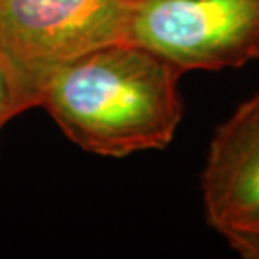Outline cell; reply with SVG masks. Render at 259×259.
I'll use <instances>...</instances> for the list:
<instances>
[{
    "mask_svg": "<svg viewBox=\"0 0 259 259\" xmlns=\"http://www.w3.org/2000/svg\"><path fill=\"white\" fill-rule=\"evenodd\" d=\"M200 195L207 224L217 232L259 212V91L215 128Z\"/></svg>",
    "mask_w": 259,
    "mask_h": 259,
    "instance_id": "cell-4",
    "label": "cell"
},
{
    "mask_svg": "<svg viewBox=\"0 0 259 259\" xmlns=\"http://www.w3.org/2000/svg\"><path fill=\"white\" fill-rule=\"evenodd\" d=\"M137 2H138V0H137Z\"/></svg>",
    "mask_w": 259,
    "mask_h": 259,
    "instance_id": "cell-7",
    "label": "cell"
},
{
    "mask_svg": "<svg viewBox=\"0 0 259 259\" xmlns=\"http://www.w3.org/2000/svg\"><path fill=\"white\" fill-rule=\"evenodd\" d=\"M24 111H27L25 101L7 63L0 54V133L12 118Z\"/></svg>",
    "mask_w": 259,
    "mask_h": 259,
    "instance_id": "cell-6",
    "label": "cell"
},
{
    "mask_svg": "<svg viewBox=\"0 0 259 259\" xmlns=\"http://www.w3.org/2000/svg\"><path fill=\"white\" fill-rule=\"evenodd\" d=\"M219 234L242 259H259V212L231 222Z\"/></svg>",
    "mask_w": 259,
    "mask_h": 259,
    "instance_id": "cell-5",
    "label": "cell"
},
{
    "mask_svg": "<svg viewBox=\"0 0 259 259\" xmlns=\"http://www.w3.org/2000/svg\"><path fill=\"white\" fill-rule=\"evenodd\" d=\"M126 40L184 72L236 69L259 59V0H138Z\"/></svg>",
    "mask_w": 259,
    "mask_h": 259,
    "instance_id": "cell-3",
    "label": "cell"
},
{
    "mask_svg": "<svg viewBox=\"0 0 259 259\" xmlns=\"http://www.w3.org/2000/svg\"><path fill=\"white\" fill-rule=\"evenodd\" d=\"M184 74L152 49L120 40L56 69L37 106L84 152L125 158L172 143L184 116Z\"/></svg>",
    "mask_w": 259,
    "mask_h": 259,
    "instance_id": "cell-1",
    "label": "cell"
},
{
    "mask_svg": "<svg viewBox=\"0 0 259 259\" xmlns=\"http://www.w3.org/2000/svg\"><path fill=\"white\" fill-rule=\"evenodd\" d=\"M137 0H0V54L25 106H37L56 69L103 46L126 40Z\"/></svg>",
    "mask_w": 259,
    "mask_h": 259,
    "instance_id": "cell-2",
    "label": "cell"
}]
</instances>
